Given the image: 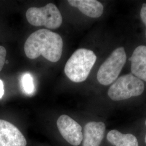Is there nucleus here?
<instances>
[{
    "mask_svg": "<svg viewBox=\"0 0 146 146\" xmlns=\"http://www.w3.org/2000/svg\"><path fill=\"white\" fill-rule=\"evenodd\" d=\"M25 136L15 125L0 119V146H26Z\"/></svg>",
    "mask_w": 146,
    "mask_h": 146,
    "instance_id": "7",
    "label": "nucleus"
},
{
    "mask_svg": "<svg viewBox=\"0 0 146 146\" xmlns=\"http://www.w3.org/2000/svg\"><path fill=\"white\" fill-rule=\"evenodd\" d=\"M57 127L64 140L73 146H78L83 140L82 128L68 115H61L57 120Z\"/></svg>",
    "mask_w": 146,
    "mask_h": 146,
    "instance_id": "6",
    "label": "nucleus"
},
{
    "mask_svg": "<svg viewBox=\"0 0 146 146\" xmlns=\"http://www.w3.org/2000/svg\"><path fill=\"white\" fill-rule=\"evenodd\" d=\"M7 51L5 48L0 46V72L2 70L5 62Z\"/></svg>",
    "mask_w": 146,
    "mask_h": 146,
    "instance_id": "13",
    "label": "nucleus"
},
{
    "mask_svg": "<svg viewBox=\"0 0 146 146\" xmlns=\"http://www.w3.org/2000/svg\"><path fill=\"white\" fill-rule=\"evenodd\" d=\"M145 123H146V122H145ZM145 143H146V136H145Z\"/></svg>",
    "mask_w": 146,
    "mask_h": 146,
    "instance_id": "16",
    "label": "nucleus"
},
{
    "mask_svg": "<svg viewBox=\"0 0 146 146\" xmlns=\"http://www.w3.org/2000/svg\"><path fill=\"white\" fill-rule=\"evenodd\" d=\"M127 60L123 47L115 49L100 66L97 74L100 84L108 86L114 82L119 76Z\"/></svg>",
    "mask_w": 146,
    "mask_h": 146,
    "instance_id": "5",
    "label": "nucleus"
},
{
    "mask_svg": "<svg viewBox=\"0 0 146 146\" xmlns=\"http://www.w3.org/2000/svg\"><path fill=\"white\" fill-rule=\"evenodd\" d=\"M96 59L97 57L92 50L78 49L66 63L64 73L72 81L82 82L88 78Z\"/></svg>",
    "mask_w": 146,
    "mask_h": 146,
    "instance_id": "2",
    "label": "nucleus"
},
{
    "mask_svg": "<svg viewBox=\"0 0 146 146\" xmlns=\"http://www.w3.org/2000/svg\"><path fill=\"white\" fill-rule=\"evenodd\" d=\"M140 17L142 22L145 24L146 27V3H143L142 6L140 11Z\"/></svg>",
    "mask_w": 146,
    "mask_h": 146,
    "instance_id": "14",
    "label": "nucleus"
},
{
    "mask_svg": "<svg viewBox=\"0 0 146 146\" xmlns=\"http://www.w3.org/2000/svg\"><path fill=\"white\" fill-rule=\"evenodd\" d=\"M22 84L24 91L27 94H31L34 91V84L33 78L29 73H26L22 78Z\"/></svg>",
    "mask_w": 146,
    "mask_h": 146,
    "instance_id": "12",
    "label": "nucleus"
},
{
    "mask_svg": "<svg viewBox=\"0 0 146 146\" xmlns=\"http://www.w3.org/2000/svg\"><path fill=\"white\" fill-rule=\"evenodd\" d=\"M145 84L143 81L132 74L117 78L110 87L108 95L113 101H121L138 96L143 93Z\"/></svg>",
    "mask_w": 146,
    "mask_h": 146,
    "instance_id": "3",
    "label": "nucleus"
},
{
    "mask_svg": "<svg viewBox=\"0 0 146 146\" xmlns=\"http://www.w3.org/2000/svg\"><path fill=\"white\" fill-rule=\"evenodd\" d=\"M69 4L77 8L84 15L92 18H98L102 15L104 6L96 0H68Z\"/></svg>",
    "mask_w": 146,
    "mask_h": 146,
    "instance_id": "10",
    "label": "nucleus"
},
{
    "mask_svg": "<svg viewBox=\"0 0 146 146\" xmlns=\"http://www.w3.org/2000/svg\"><path fill=\"white\" fill-rule=\"evenodd\" d=\"M107 139L110 143L115 146H139L135 136L129 133L123 134L116 129L108 133Z\"/></svg>",
    "mask_w": 146,
    "mask_h": 146,
    "instance_id": "11",
    "label": "nucleus"
},
{
    "mask_svg": "<svg viewBox=\"0 0 146 146\" xmlns=\"http://www.w3.org/2000/svg\"><path fill=\"white\" fill-rule=\"evenodd\" d=\"M4 95V86L3 83L1 80H0V99L3 97Z\"/></svg>",
    "mask_w": 146,
    "mask_h": 146,
    "instance_id": "15",
    "label": "nucleus"
},
{
    "mask_svg": "<svg viewBox=\"0 0 146 146\" xmlns=\"http://www.w3.org/2000/svg\"><path fill=\"white\" fill-rule=\"evenodd\" d=\"M131 71L132 74L146 82V46H140L134 50L131 56Z\"/></svg>",
    "mask_w": 146,
    "mask_h": 146,
    "instance_id": "9",
    "label": "nucleus"
},
{
    "mask_svg": "<svg viewBox=\"0 0 146 146\" xmlns=\"http://www.w3.org/2000/svg\"><path fill=\"white\" fill-rule=\"evenodd\" d=\"M106 125L102 122H88L84 128L82 146H100L104 137Z\"/></svg>",
    "mask_w": 146,
    "mask_h": 146,
    "instance_id": "8",
    "label": "nucleus"
},
{
    "mask_svg": "<svg viewBox=\"0 0 146 146\" xmlns=\"http://www.w3.org/2000/svg\"><path fill=\"white\" fill-rule=\"evenodd\" d=\"M27 21L34 26H44L49 29L58 28L62 23V17L57 7L48 3L40 8L31 7L26 12Z\"/></svg>",
    "mask_w": 146,
    "mask_h": 146,
    "instance_id": "4",
    "label": "nucleus"
},
{
    "mask_svg": "<svg viewBox=\"0 0 146 146\" xmlns=\"http://www.w3.org/2000/svg\"><path fill=\"white\" fill-rule=\"evenodd\" d=\"M27 56L35 59L41 55L52 62H56L62 56L63 40L57 33L46 29L33 33L24 46Z\"/></svg>",
    "mask_w": 146,
    "mask_h": 146,
    "instance_id": "1",
    "label": "nucleus"
},
{
    "mask_svg": "<svg viewBox=\"0 0 146 146\" xmlns=\"http://www.w3.org/2000/svg\"><path fill=\"white\" fill-rule=\"evenodd\" d=\"M5 63H8V61H5Z\"/></svg>",
    "mask_w": 146,
    "mask_h": 146,
    "instance_id": "17",
    "label": "nucleus"
}]
</instances>
